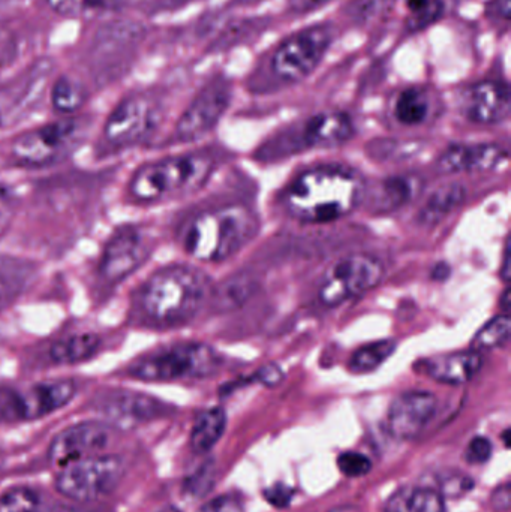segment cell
<instances>
[{
	"label": "cell",
	"instance_id": "42",
	"mask_svg": "<svg viewBox=\"0 0 511 512\" xmlns=\"http://www.w3.org/2000/svg\"><path fill=\"white\" fill-rule=\"evenodd\" d=\"M330 2L332 0H291V6L297 12H311Z\"/></svg>",
	"mask_w": 511,
	"mask_h": 512
},
{
	"label": "cell",
	"instance_id": "2",
	"mask_svg": "<svg viewBox=\"0 0 511 512\" xmlns=\"http://www.w3.org/2000/svg\"><path fill=\"white\" fill-rule=\"evenodd\" d=\"M359 177L344 168L318 167L300 174L285 192L288 212L303 222L326 224L350 215L362 200Z\"/></svg>",
	"mask_w": 511,
	"mask_h": 512
},
{
	"label": "cell",
	"instance_id": "45",
	"mask_svg": "<svg viewBox=\"0 0 511 512\" xmlns=\"http://www.w3.org/2000/svg\"><path fill=\"white\" fill-rule=\"evenodd\" d=\"M35 512H80L74 508L66 507V505H39Z\"/></svg>",
	"mask_w": 511,
	"mask_h": 512
},
{
	"label": "cell",
	"instance_id": "6",
	"mask_svg": "<svg viewBox=\"0 0 511 512\" xmlns=\"http://www.w3.org/2000/svg\"><path fill=\"white\" fill-rule=\"evenodd\" d=\"M122 459L110 454H96L60 466L57 492L75 502H93L113 493L122 480Z\"/></svg>",
	"mask_w": 511,
	"mask_h": 512
},
{
	"label": "cell",
	"instance_id": "40",
	"mask_svg": "<svg viewBox=\"0 0 511 512\" xmlns=\"http://www.w3.org/2000/svg\"><path fill=\"white\" fill-rule=\"evenodd\" d=\"M491 507L495 512H509L511 507V487L509 481L501 484L491 495Z\"/></svg>",
	"mask_w": 511,
	"mask_h": 512
},
{
	"label": "cell",
	"instance_id": "18",
	"mask_svg": "<svg viewBox=\"0 0 511 512\" xmlns=\"http://www.w3.org/2000/svg\"><path fill=\"white\" fill-rule=\"evenodd\" d=\"M507 152L497 144H456L438 159V170L447 174L482 173L500 167Z\"/></svg>",
	"mask_w": 511,
	"mask_h": 512
},
{
	"label": "cell",
	"instance_id": "16",
	"mask_svg": "<svg viewBox=\"0 0 511 512\" xmlns=\"http://www.w3.org/2000/svg\"><path fill=\"white\" fill-rule=\"evenodd\" d=\"M98 411L117 426L131 427L161 417L167 406L146 394L114 391L99 400Z\"/></svg>",
	"mask_w": 511,
	"mask_h": 512
},
{
	"label": "cell",
	"instance_id": "41",
	"mask_svg": "<svg viewBox=\"0 0 511 512\" xmlns=\"http://www.w3.org/2000/svg\"><path fill=\"white\" fill-rule=\"evenodd\" d=\"M12 218H14V203L11 197L0 189V239L11 227Z\"/></svg>",
	"mask_w": 511,
	"mask_h": 512
},
{
	"label": "cell",
	"instance_id": "8",
	"mask_svg": "<svg viewBox=\"0 0 511 512\" xmlns=\"http://www.w3.org/2000/svg\"><path fill=\"white\" fill-rule=\"evenodd\" d=\"M332 41L329 24H314L293 33L273 51V72L288 83L306 80L323 62Z\"/></svg>",
	"mask_w": 511,
	"mask_h": 512
},
{
	"label": "cell",
	"instance_id": "33",
	"mask_svg": "<svg viewBox=\"0 0 511 512\" xmlns=\"http://www.w3.org/2000/svg\"><path fill=\"white\" fill-rule=\"evenodd\" d=\"M338 468L345 477L362 478L371 472L372 462L365 454L357 451H344L338 456Z\"/></svg>",
	"mask_w": 511,
	"mask_h": 512
},
{
	"label": "cell",
	"instance_id": "47",
	"mask_svg": "<svg viewBox=\"0 0 511 512\" xmlns=\"http://www.w3.org/2000/svg\"><path fill=\"white\" fill-rule=\"evenodd\" d=\"M509 436H510V430L507 429L506 432H504V444H506V447H509V442H510Z\"/></svg>",
	"mask_w": 511,
	"mask_h": 512
},
{
	"label": "cell",
	"instance_id": "7",
	"mask_svg": "<svg viewBox=\"0 0 511 512\" xmlns=\"http://www.w3.org/2000/svg\"><path fill=\"white\" fill-rule=\"evenodd\" d=\"M80 141V122L57 120L18 135L11 146V158L18 167H50L68 158L80 146Z\"/></svg>",
	"mask_w": 511,
	"mask_h": 512
},
{
	"label": "cell",
	"instance_id": "13",
	"mask_svg": "<svg viewBox=\"0 0 511 512\" xmlns=\"http://www.w3.org/2000/svg\"><path fill=\"white\" fill-rule=\"evenodd\" d=\"M230 102L231 86L225 78L207 83L177 122V141L194 143L206 137L224 117Z\"/></svg>",
	"mask_w": 511,
	"mask_h": 512
},
{
	"label": "cell",
	"instance_id": "14",
	"mask_svg": "<svg viewBox=\"0 0 511 512\" xmlns=\"http://www.w3.org/2000/svg\"><path fill=\"white\" fill-rule=\"evenodd\" d=\"M437 409L438 399L431 391H405L390 405L387 429L398 441H413L425 432Z\"/></svg>",
	"mask_w": 511,
	"mask_h": 512
},
{
	"label": "cell",
	"instance_id": "21",
	"mask_svg": "<svg viewBox=\"0 0 511 512\" xmlns=\"http://www.w3.org/2000/svg\"><path fill=\"white\" fill-rule=\"evenodd\" d=\"M102 349V339L93 331H75L51 343L48 358L56 366H75L93 360Z\"/></svg>",
	"mask_w": 511,
	"mask_h": 512
},
{
	"label": "cell",
	"instance_id": "24",
	"mask_svg": "<svg viewBox=\"0 0 511 512\" xmlns=\"http://www.w3.org/2000/svg\"><path fill=\"white\" fill-rule=\"evenodd\" d=\"M227 429V412L221 406L204 409L195 418L192 426L191 442L195 454H207L216 447Z\"/></svg>",
	"mask_w": 511,
	"mask_h": 512
},
{
	"label": "cell",
	"instance_id": "38",
	"mask_svg": "<svg viewBox=\"0 0 511 512\" xmlns=\"http://www.w3.org/2000/svg\"><path fill=\"white\" fill-rule=\"evenodd\" d=\"M198 512H246L245 504L236 495H221L204 504Z\"/></svg>",
	"mask_w": 511,
	"mask_h": 512
},
{
	"label": "cell",
	"instance_id": "35",
	"mask_svg": "<svg viewBox=\"0 0 511 512\" xmlns=\"http://www.w3.org/2000/svg\"><path fill=\"white\" fill-rule=\"evenodd\" d=\"M492 453H494V445L491 439L486 436H474L465 450L464 459L470 465L482 466L491 460Z\"/></svg>",
	"mask_w": 511,
	"mask_h": 512
},
{
	"label": "cell",
	"instance_id": "46",
	"mask_svg": "<svg viewBox=\"0 0 511 512\" xmlns=\"http://www.w3.org/2000/svg\"><path fill=\"white\" fill-rule=\"evenodd\" d=\"M329 512H360L356 505H339V507L333 508Z\"/></svg>",
	"mask_w": 511,
	"mask_h": 512
},
{
	"label": "cell",
	"instance_id": "44",
	"mask_svg": "<svg viewBox=\"0 0 511 512\" xmlns=\"http://www.w3.org/2000/svg\"><path fill=\"white\" fill-rule=\"evenodd\" d=\"M408 9L414 14H423L431 6V0H405Z\"/></svg>",
	"mask_w": 511,
	"mask_h": 512
},
{
	"label": "cell",
	"instance_id": "1",
	"mask_svg": "<svg viewBox=\"0 0 511 512\" xmlns=\"http://www.w3.org/2000/svg\"><path fill=\"white\" fill-rule=\"evenodd\" d=\"M209 282L188 265H167L147 277L134 298V318L149 328H174L191 321L203 306Z\"/></svg>",
	"mask_w": 511,
	"mask_h": 512
},
{
	"label": "cell",
	"instance_id": "4",
	"mask_svg": "<svg viewBox=\"0 0 511 512\" xmlns=\"http://www.w3.org/2000/svg\"><path fill=\"white\" fill-rule=\"evenodd\" d=\"M212 159L203 155H177L140 165L128 183L135 204L153 206L183 197L203 185Z\"/></svg>",
	"mask_w": 511,
	"mask_h": 512
},
{
	"label": "cell",
	"instance_id": "30",
	"mask_svg": "<svg viewBox=\"0 0 511 512\" xmlns=\"http://www.w3.org/2000/svg\"><path fill=\"white\" fill-rule=\"evenodd\" d=\"M84 101H86V90L72 78H59L51 90V102H53L54 110L59 113H74L84 104Z\"/></svg>",
	"mask_w": 511,
	"mask_h": 512
},
{
	"label": "cell",
	"instance_id": "43",
	"mask_svg": "<svg viewBox=\"0 0 511 512\" xmlns=\"http://www.w3.org/2000/svg\"><path fill=\"white\" fill-rule=\"evenodd\" d=\"M492 12L507 23L510 20V0H495L492 3Z\"/></svg>",
	"mask_w": 511,
	"mask_h": 512
},
{
	"label": "cell",
	"instance_id": "34",
	"mask_svg": "<svg viewBox=\"0 0 511 512\" xmlns=\"http://www.w3.org/2000/svg\"><path fill=\"white\" fill-rule=\"evenodd\" d=\"M213 484H215V466L212 462H207L186 480L185 490L189 495L201 498L210 492Z\"/></svg>",
	"mask_w": 511,
	"mask_h": 512
},
{
	"label": "cell",
	"instance_id": "20",
	"mask_svg": "<svg viewBox=\"0 0 511 512\" xmlns=\"http://www.w3.org/2000/svg\"><path fill=\"white\" fill-rule=\"evenodd\" d=\"M354 135L353 119L342 111H324L306 123L305 137L309 147L330 149L347 143Z\"/></svg>",
	"mask_w": 511,
	"mask_h": 512
},
{
	"label": "cell",
	"instance_id": "31",
	"mask_svg": "<svg viewBox=\"0 0 511 512\" xmlns=\"http://www.w3.org/2000/svg\"><path fill=\"white\" fill-rule=\"evenodd\" d=\"M39 505L38 493L26 487H17L0 495V512H35Z\"/></svg>",
	"mask_w": 511,
	"mask_h": 512
},
{
	"label": "cell",
	"instance_id": "32",
	"mask_svg": "<svg viewBox=\"0 0 511 512\" xmlns=\"http://www.w3.org/2000/svg\"><path fill=\"white\" fill-rule=\"evenodd\" d=\"M476 483L470 475L461 472H447L438 478V492L444 499H458L470 493Z\"/></svg>",
	"mask_w": 511,
	"mask_h": 512
},
{
	"label": "cell",
	"instance_id": "37",
	"mask_svg": "<svg viewBox=\"0 0 511 512\" xmlns=\"http://www.w3.org/2000/svg\"><path fill=\"white\" fill-rule=\"evenodd\" d=\"M296 496V490L284 483H276L263 490V498L276 510H287Z\"/></svg>",
	"mask_w": 511,
	"mask_h": 512
},
{
	"label": "cell",
	"instance_id": "3",
	"mask_svg": "<svg viewBox=\"0 0 511 512\" xmlns=\"http://www.w3.org/2000/svg\"><path fill=\"white\" fill-rule=\"evenodd\" d=\"M257 231V218L245 207L207 210L189 222L183 246L198 261L221 262L242 251Z\"/></svg>",
	"mask_w": 511,
	"mask_h": 512
},
{
	"label": "cell",
	"instance_id": "28",
	"mask_svg": "<svg viewBox=\"0 0 511 512\" xmlns=\"http://www.w3.org/2000/svg\"><path fill=\"white\" fill-rule=\"evenodd\" d=\"M48 5L66 17H96L119 8L125 0H47Z\"/></svg>",
	"mask_w": 511,
	"mask_h": 512
},
{
	"label": "cell",
	"instance_id": "36",
	"mask_svg": "<svg viewBox=\"0 0 511 512\" xmlns=\"http://www.w3.org/2000/svg\"><path fill=\"white\" fill-rule=\"evenodd\" d=\"M411 197V185L404 179H392L384 183V206L395 207L401 206L402 203Z\"/></svg>",
	"mask_w": 511,
	"mask_h": 512
},
{
	"label": "cell",
	"instance_id": "10",
	"mask_svg": "<svg viewBox=\"0 0 511 512\" xmlns=\"http://www.w3.org/2000/svg\"><path fill=\"white\" fill-rule=\"evenodd\" d=\"M152 254V242L138 225L117 228L102 249L98 277L107 288L125 282L140 270Z\"/></svg>",
	"mask_w": 511,
	"mask_h": 512
},
{
	"label": "cell",
	"instance_id": "27",
	"mask_svg": "<svg viewBox=\"0 0 511 512\" xmlns=\"http://www.w3.org/2000/svg\"><path fill=\"white\" fill-rule=\"evenodd\" d=\"M396 342L393 339L377 340L363 348L357 349L350 360L351 372L357 375L374 372L381 364L386 363L396 351Z\"/></svg>",
	"mask_w": 511,
	"mask_h": 512
},
{
	"label": "cell",
	"instance_id": "23",
	"mask_svg": "<svg viewBox=\"0 0 511 512\" xmlns=\"http://www.w3.org/2000/svg\"><path fill=\"white\" fill-rule=\"evenodd\" d=\"M384 512H446V499L431 487L405 486L387 499Z\"/></svg>",
	"mask_w": 511,
	"mask_h": 512
},
{
	"label": "cell",
	"instance_id": "29",
	"mask_svg": "<svg viewBox=\"0 0 511 512\" xmlns=\"http://www.w3.org/2000/svg\"><path fill=\"white\" fill-rule=\"evenodd\" d=\"M511 322L509 315H498L492 318L491 321L486 322L479 333L474 336L473 346L474 351L485 352L491 349L501 348L506 345L510 339Z\"/></svg>",
	"mask_w": 511,
	"mask_h": 512
},
{
	"label": "cell",
	"instance_id": "39",
	"mask_svg": "<svg viewBox=\"0 0 511 512\" xmlns=\"http://www.w3.org/2000/svg\"><path fill=\"white\" fill-rule=\"evenodd\" d=\"M284 378V370L275 363L266 364V366L261 367L257 375H255V379H257L260 384L269 388L278 387V385L284 381Z\"/></svg>",
	"mask_w": 511,
	"mask_h": 512
},
{
	"label": "cell",
	"instance_id": "19",
	"mask_svg": "<svg viewBox=\"0 0 511 512\" xmlns=\"http://www.w3.org/2000/svg\"><path fill=\"white\" fill-rule=\"evenodd\" d=\"M483 366L482 352L464 351L435 355L423 364L429 378L440 384L464 385L470 382Z\"/></svg>",
	"mask_w": 511,
	"mask_h": 512
},
{
	"label": "cell",
	"instance_id": "17",
	"mask_svg": "<svg viewBox=\"0 0 511 512\" xmlns=\"http://www.w3.org/2000/svg\"><path fill=\"white\" fill-rule=\"evenodd\" d=\"M464 114L479 125H497L510 116V90L500 81H480L464 95Z\"/></svg>",
	"mask_w": 511,
	"mask_h": 512
},
{
	"label": "cell",
	"instance_id": "25",
	"mask_svg": "<svg viewBox=\"0 0 511 512\" xmlns=\"http://www.w3.org/2000/svg\"><path fill=\"white\" fill-rule=\"evenodd\" d=\"M465 195L467 192L461 183H449V185L441 186L426 201L417 216V221L423 227H434V225L440 224L453 210L458 209L464 203Z\"/></svg>",
	"mask_w": 511,
	"mask_h": 512
},
{
	"label": "cell",
	"instance_id": "11",
	"mask_svg": "<svg viewBox=\"0 0 511 512\" xmlns=\"http://www.w3.org/2000/svg\"><path fill=\"white\" fill-rule=\"evenodd\" d=\"M158 126V110L146 95L126 96L111 111L104 125L105 144L111 150H126L146 143Z\"/></svg>",
	"mask_w": 511,
	"mask_h": 512
},
{
	"label": "cell",
	"instance_id": "9",
	"mask_svg": "<svg viewBox=\"0 0 511 512\" xmlns=\"http://www.w3.org/2000/svg\"><path fill=\"white\" fill-rule=\"evenodd\" d=\"M77 394L71 379H48L32 382L17 390L0 393L2 420L33 421L48 417L65 408Z\"/></svg>",
	"mask_w": 511,
	"mask_h": 512
},
{
	"label": "cell",
	"instance_id": "15",
	"mask_svg": "<svg viewBox=\"0 0 511 512\" xmlns=\"http://www.w3.org/2000/svg\"><path fill=\"white\" fill-rule=\"evenodd\" d=\"M111 442V429L102 421L72 424L54 436L50 444L51 462L63 466L84 457L102 454Z\"/></svg>",
	"mask_w": 511,
	"mask_h": 512
},
{
	"label": "cell",
	"instance_id": "22",
	"mask_svg": "<svg viewBox=\"0 0 511 512\" xmlns=\"http://www.w3.org/2000/svg\"><path fill=\"white\" fill-rule=\"evenodd\" d=\"M36 267L15 256L0 255V312L8 309L32 285Z\"/></svg>",
	"mask_w": 511,
	"mask_h": 512
},
{
	"label": "cell",
	"instance_id": "12",
	"mask_svg": "<svg viewBox=\"0 0 511 512\" xmlns=\"http://www.w3.org/2000/svg\"><path fill=\"white\" fill-rule=\"evenodd\" d=\"M384 268L368 255H351L336 262L324 277L318 297L326 306L335 307L371 291L383 279Z\"/></svg>",
	"mask_w": 511,
	"mask_h": 512
},
{
	"label": "cell",
	"instance_id": "26",
	"mask_svg": "<svg viewBox=\"0 0 511 512\" xmlns=\"http://www.w3.org/2000/svg\"><path fill=\"white\" fill-rule=\"evenodd\" d=\"M428 95L419 87H408L399 93L395 102V117L405 126H417L426 122L429 116Z\"/></svg>",
	"mask_w": 511,
	"mask_h": 512
},
{
	"label": "cell",
	"instance_id": "5",
	"mask_svg": "<svg viewBox=\"0 0 511 512\" xmlns=\"http://www.w3.org/2000/svg\"><path fill=\"white\" fill-rule=\"evenodd\" d=\"M221 363L218 352L206 343H174L135 358L126 367V375L143 382L186 381L213 375Z\"/></svg>",
	"mask_w": 511,
	"mask_h": 512
}]
</instances>
